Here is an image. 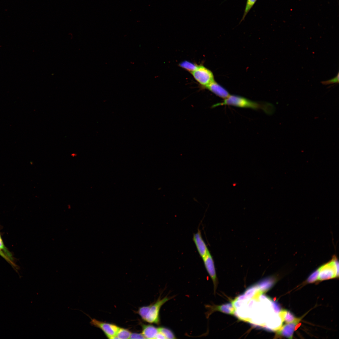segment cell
<instances>
[{"label":"cell","mask_w":339,"mask_h":339,"mask_svg":"<svg viewBox=\"0 0 339 339\" xmlns=\"http://www.w3.org/2000/svg\"><path fill=\"white\" fill-rule=\"evenodd\" d=\"M221 105H229L236 107L250 108L254 110H261L267 113L269 111V105L265 103H261L250 100L242 96L236 95H230L220 103L213 105V107Z\"/></svg>","instance_id":"1"},{"label":"cell","mask_w":339,"mask_h":339,"mask_svg":"<svg viewBox=\"0 0 339 339\" xmlns=\"http://www.w3.org/2000/svg\"><path fill=\"white\" fill-rule=\"evenodd\" d=\"M318 280H323L338 277L339 264L338 259L335 255L326 263L319 268Z\"/></svg>","instance_id":"2"},{"label":"cell","mask_w":339,"mask_h":339,"mask_svg":"<svg viewBox=\"0 0 339 339\" xmlns=\"http://www.w3.org/2000/svg\"><path fill=\"white\" fill-rule=\"evenodd\" d=\"M173 298V296H166L162 298L160 296L155 302L151 304L150 307L144 321L150 323L159 324L160 323L159 312L161 307L166 302Z\"/></svg>","instance_id":"3"},{"label":"cell","mask_w":339,"mask_h":339,"mask_svg":"<svg viewBox=\"0 0 339 339\" xmlns=\"http://www.w3.org/2000/svg\"><path fill=\"white\" fill-rule=\"evenodd\" d=\"M191 73L195 79L204 88L214 80L211 71L202 65L198 66Z\"/></svg>","instance_id":"4"},{"label":"cell","mask_w":339,"mask_h":339,"mask_svg":"<svg viewBox=\"0 0 339 339\" xmlns=\"http://www.w3.org/2000/svg\"><path fill=\"white\" fill-rule=\"evenodd\" d=\"M92 326L101 329L109 339H116V335L120 327L116 325L104 322L90 318Z\"/></svg>","instance_id":"5"},{"label":"cell","mask_w":339,"mask_h":339,"mask_svg":"<svg viewBox=\"0 0 339 339\" xmlns=\"http://www.w3.org/2000/svg\"><path fill=\"white\" fill-rule=\"evenodd\" d=\"M202 259L206 270L213 282L215 292L217 285V278L213 257L209 252Z\"/></svg>","instance_id":"6"},{"label":"cell","mask_w":339,"mask_h":339,"mask_svg":"<svg viewBox=\"0 0 339 339\" xmlns=\"http://www.w3.org/2000/svg\"><path fill=\"white\" fill-rule=\"evenodd\" d=\"M193 240L198 253L202 259L209 251L202 238L201 231L199 229H198L197 232L193 234Z\"/></svg>","instance_id":"7"},{"label":"cell","mask_w":339,"mask_h":339,"mask_svg":"<svg viewBox=\"0 0 339 339\" xmlns=\"http://www.w3.org/2000/svg\"><path fill=\"white\" fill-rule=\"evenodd\" d=\"M206 307L208 310L206 313L207 318H208L210 315L216 311L230 315H234L235 311L234 308L232 303L220 305H206Z\"/></svg>","instance_id":"8"},{"label":"cell","mask_w":339,"mask_h":339,"mask_svg":"<svg viewBox=\"0 0 339 339\" xmlns=\"http://www.w3.org/2000/svg\"><path fill=\"white\" fill-rule=\"evenodd\" d=\"M301 318H297L292 322L287 324L281 328L277 331V334L283 336L288 338L291 339L293 336V334L296 326L301 320Z\"/></svg>","instance_id":"9"},{"label":"cell","mask_w":339,"mask_h":339,"mask_svg":"<svg viewBox=\"0 0 339 339\" xmlns=\"http://www.w3.org/2000/svg\"><path fill=\"white\" fill-rule=\"evenodd\" d=\"M205 88L223 100L230 95L227 90L214 80Z\"/></svg>","instance_id":"10"},{"label":"cell","mask_w":339,"mask_h":339,"mask_svg":"<svg viewBox=\"0 0 339 339\" xmlns=\"http://www.w3.org/2000/svg\"><path fill=\"white\" fill-rule=\"evenodd\" d=\"M142 334L145 338L155 339L159 331V327L150 324H142Z\"/></svg>","instance_id":"11"},{"label":"cell","mask_w":339,"mask_h":339,"mask_svg":"<svg viewBox=\"0 0 339 339\" xmlns=\"http://www.w3.org/2000/svg\"><path fill=\"white\" fill-rule=\"evenodd\" d=\"M275 279L273 277H270L261 280L256 286L263 293L270 289L274 283Z\"/></svg>","instance_id":"12"},{"label":"cell","mask_w":339,"mask_h":339,"mask_svg":"<svg viewBox=\"0 0 339 339\" xmlns=\"http://www.w3.org/2000/svg\"><path fill=\"white\" fill-rule=\"evenodd\" d=\"M278 315L282 322H285L287 323L292 322L297 319L290 312L286 310L279 311Z\"/></svg>","instance_id":"13"},{"label":"cell","mask_w":339,"mask_h":339,"mask_svg":"<svg viewBox=\"0 0 339 339\" xmlns=\"http://www.w3.org/2000/svg\"><path fill=\"white\" fill-rule=\"evenodd\" d=\"M179 66L191 73L197 68L198 65L191 62L185 61L180 63Z\"/></svg>","instance_id":"14"},{"label":"cell","mask_w":339,"mask_h":339,"mask_svg":"<svg viewBox=\"0 0 339 339\" xmlns=\"http://www.w3.org/2000/svg\"><path fill=\"white\" fill-rule=\"evenodd\" d=\"M159 331L164 336L165 339H175L173 332L170 329L164 327H159Z\"/></svg>","instance_id":"15"},{"label":"cell","mask_w":339,"mask_h":339,"mask_svg":"<svg viewBox=\"0 0 339 339\" xmlns=\"http://www.w3.org/2000/svg\"><path fill=\"white\" fill-rule=\"evenodd\" d=\"M0 250L3 251L7 255L10 259L13 262H15L14 258L12 253L8 250L5 245L2 238L0 231Z\"/></svg>","instance_id":"16"},{"label":"cell","mask_w":339,"mask_h":339,"mask_svg":"<svg viewBox=\"0 0 339 339\" xmlns=\"http://www.w3.org/2000/svg\"><path fill=\"white\" fill-rule=\"evenodd\" d=\"M131 333L128 330L120 327L116 336L117 339H129Z\"/></svg>","instance_id":"17"},{"label":"cell","mask_w":339,"mask_h":339,"mask_svg":"<svg viewBox=\"0 0 339 339\" xmlns=\"http://www.w3.org/2000/svg\"><path fill=\"white\" fill-rule=\"evenodd\" d=\"M257 0H247L244 13L239 23L245 20L247 13L254 5Z\"/></svg>","instance_id":"18"},{"label":"cell","mask_w":339,"mask_h":339,"mask_svg":"<svg viewBox=\"0 0 339 339\" xmlns=\"http://www.w3.org/2000/svg\"><path fill=\"white\" fill-rule=\"evenodd\" d=\"M150 306L151 304L148 306L140 307L138 311H137V313L140 316L142 319L144 321L146 315L149 310Z\"/></svg>","instance_id":"19"},{"label":"cell","mask_w":339,"mask_h":339,"mask_svg":"<svg viewBox=\"0 0 339 339\" xmlns=\"http://www.w3.org/2000/svg\"><path fill=\"white\" fill-rule=\"evenodd\" d=\"M0 256L9 263L16 270L18 269V266L16 263L12 262L5 253L1 250H0Z\"/></svg>","instance_id":"20"},{"label":"cell","mask_w":339,"mask_h":339,"mask_svg":"<svg viewBox=\"0 0 339 339\" xmlns=\"http://www.w3.org/2000/svg\"><path fill=\"white\" fill-rule=\"evenodd\" d=\"M339 72H338L337 75L334 78L328 80L321 81V83L324 85H327L336 83H338L339 80Z\"/></svg>","instance_id":"21"},{"label":"cell","mask_w":339,"mask_h":339,"mask_svg":"<svg viewBox=\"0 0 339 339\" xmlns=\"http://www.w3.org/2000/svg\"><path fill=\"white\" fill-rule=\"evenodd\" d=\"M319 272V269L318 268L310 275L308 278L307 282L309 283H311L318 280Z\"/></svg>","instance_id":"22"},{"label":"cell","mask_w":339,"mask_h":339,"mask_svg":"<svg viewBox=\"0 0 339 339\" xmlns=\"http://www.w3.org/2000/svg\"><path fill=\"white\" fill-rule=\"evenodd\" d=\"M130 338L131 339H145V338L142 333H131Z\"/></svg>","instance_id":"23"}]
</instances>
